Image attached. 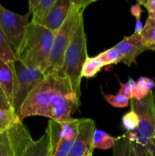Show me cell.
Masks as SVG:
<instances>
[{"mask_svg":"<svg viewBox=\"0 0 155 156\" xmlns=\"http://www.w3.org/2000/svg\"><path fill=\"white\" fill-rule=\"evenodd\" d=\"M80 100L63 73L45 74L21 107L18 120L43 116L55 121H66L78 111Z\"/></svg>","mask_w":155,"mask_h":156,"instance_id":"6da1fadb","label":"cell"},{"mask_svg":"<svg viewBox=\"0 0 155 156\" xmlns=\"http://www.w3.org/2000/svg\"><path fill=\"white\" fill-rule=\"evenodd\" d=\"M131 109L139 117L138 127L133 132H126L128 139L140 156H155V94L153 91L143 100H130Z\"/></svg>","mask_w":155,"mask_h":156,"instance_id":"7a4b0ae2","label":"cell"},{"mask_svg":"<svg viewBox=\"0 0 155 156\" xmlns=\"http://www.w3.org/2000/svg\"><path fill=\"white\" fill-rule=\"evenodd\" d=\"M55 33L40 24L30 22L18 51L17 59L25 66L45 73Z\"/></svg>","mask_w":155,"mask_h":156,"instance_id":"3957f363","label":"cell"},{"mask_svg":"<svg viewBox=\"0 0 155 156\" xmlns=\"http://www.w3.org/2000/svg\"><path fill=\"white\" fill-rule=\"evenodd\" d=\"M87 36L84 30L83 15L75 26L71 41L64 54L62 72L69 80L73 91L80 100L81 70L88 59Z\"/></svg>","mask_w":155,"mask_h":156,"instance_id":"277c9868","label":"cell"},{"mask_svg":"<svg viewBox=\"0 0 155 156\" xmlns=\"http://www.w3.org/2000/svg\"><path fill=\"white\" fill-rule=\"evenodd\" d=\"M95 0H74L66 19L59 30L55 33L51 52L49 57L47 68L44 74L52 73H63L64 54L71 41L75 26L85 9Z\"/></svg>","mask_w":155,"mask_h":156,"instance_id":"5b68a950","label":"cell"},{"mask_svg":"<svg viewBox=\"0 0 155 156\" xmlns=\"http://www.w3.org/2000/svg\"><path fill=\"white\" fill-rule=\"evenodd\" d=\"M12 66L15 75V83L11 104L18 117L27 98L43 80L45 74L39 69L25 66L18 59L12 62Z\"/></svg>","mask_w":155,"mask_h":156,"instance_id":"8992f818","label":"cell"},{"mask_svg":"<svg viewBox=\"0 0 155 156\" xmlns=\"http://www.w3.org/2000/svg\"><path fill=\"white\" fill-rule=\"evenodd\" d=\"M80 119L66 121L50 120L46 129L50 142V156H68L77 135Z\"/></svg>","mask_w":155,"mask_h":156,"instance_id":"52a82bcc","label":"cell"},{"mask_svg":"<svg viewBox=\"0 0 155 156\" xmlns=\"http://www.w3.org/2000/svg\"><path fill=\"white\" fill-rule=\"evenodd\" d=\"M30 14L19 15L8 10L0 4V28L13 47L15 53L21 45L30 21Z\"/></svg>","mask_w":155,"mask_h":156,"instance_id":"ba28073f","label":"cell"},{"mask_svg":"<svg viewBox=\"0 0 155 156\" xmlns=\"http://www.w3.org/2000/svg\"><path fill=\"white\" fill-rule=\"evenodd\" d=\"M32 140L28 128L18 120L0 132V156H21Z\"/></svg>","mask_w":155,"mask_h":156,"instance_id":"9c48e42d","label":"cell"},{"mask_svg":"<svg viewBox=\"0 0 155 156\" xmlns=\"http://www.w3.org/2000/svg\"><path fill=\"white\" fill-rule=\"evenodd\" d=\"M96 123L91 118L80 119L77 135L68 156H85L90 150Z\"/></svg>","mask_w":155,"mask_h":156,"instance_id":"30bf717a","label":"cell"},{"mask_svg":"<svg viewBox=\"0 0 155 156\" xmlns=\"http://www.w3.org/2000/svg\"><path fill=\"white\" fill-rule=\"evenodd\" d=\"M115 47L121 53L122 62L128 66H130L141 53L148 50L141 42V34H137L125 37Z\"/></svg>","mask_w":155,"mask_h":156,"instance_id":"8fae6325","label":"cell"},{"mask_svg":"<svg viewBox=\"0 0 155 156\" xmlns=\"http://www.w3.org/2000/svg\"><path fill=\"white\" fill-rule=\"evenodd\" d=\"M74 0H56L40 25L56 33L66 19Z\"/></svg>","mask_w":155,"mask_h":156,"instance_id":"7c38bea8","label":"cell"},{"mask_svg":"<svg viewBox=\"0 0 155 156\" xmlns=\"http://www.w3.org/2000/svg\"><path fill=\"white\" fill-rule=\"evenodd\" d=\"M18 120L11 102L0 87V132L9 129Z\"/></svg>","mask_w":155,"mask_h":156,"instance_id":"4fadbf2b","label":"cell"},{"mask_svg":"<svg viewBox=\"0 0 155 156\" xmlns=\"http://www.w3.org/2000/svg\"><path fill=\"white\" fill-rule=\"evenodd\" d=\"M56 0H30L29 13L32 15L30 22L40 24L49 13Z\"/></svg>","mask_w":155,"mask_h":156,"instance_id":"5bb4252c","label":"cell"},{"mask_svg":"<svg viewBox=\"0 0 155 156\" xmlns=\"http://www.w3.org/2000/svg\"><path fill=\"white\" fill-rule=\"evenodd\" d=\"M14 83L15 75L12 66V62L8 63L0 59V87L10 102H12L13 95Z\"/></svg>","mask_w":155,"mask_h":156,"instance_id":"9a60e30c","label":"cell"},{"mask_svg":"<svg viewBox=\"0 0 155 156\" xmlns=\"http://www.w3.org/2000/svg\"><path fill=\"white\" fill-rule=\"evenodd\" d=\"M21 156H50V142L44 133L38 140H32Z\"/></svg>","mask_w":155,"mask_h":156,"instance_id":"2e32d148","label":"cell"},{"mask_svg":"<svg viewBox=\"0 0 155 156\" xmlns=\"http://www.w3.org/2000/svg\"><path fill=\"white\" fill-rule=\"evenodd\" d=\"M115 140H116V138L111 136L104 131L95 129L93 133L92 139H91L90 149L93 150L95 149H104V150L111 149V148H113Z\"/></svg>","mask_w":155,"mask_h":156,"instance_id":"e0dca14e","label":"cell"},{"mask_svg":"<svg viewBox=\"0 0 155 156\" xmlns=\"http://www.w3.org/2000/svg\"><path fill=\"white\" fill-rule=\"evenodd\" d=\"M155 82L153 79L147 77H141L135 84L132 93V99L141 101L145 98L154 88Z\"/></svg>","mask_w":155,"mask_h":156,"instance_id":"ac0fdd59","label":"cell"},{"mask_svg":"<svg viewBox=\"0 0 155 156\" xmlns=\"http://www.w3.org/2000/svg\"><path fill=\"white\" fill-rule=\"evenodd\" d=\"M112 156H140L133 145L128 139L122 136L116 137L115 143L112 148Z\"/></svg>","mask_w":155,"mask_h":156,"instance_id":"d6986e66","label":"cell"},{"mask_svg":"<svg viewBox=\"0 0 155 156\" xmlns=\"http://www.w3.org/2000/svg\"><path fill=\"white\" fill-rule=\"evenodd\" d=\"M142 44L150 50L155 45V18H147L141 33Z\"/></svg>","mask_w":155,"mask_h":156,"instance_id":"ffe728a7","label":"cell"},{"mask_svg":"<svg viewBox=\"0 0 155 156\" xmlns=\"http://www.w3.org/2000/svg\"><path fill=\"white\" fill-rule=\"evenodd\" d=\"M104 66L105 65L97 56L94 57L88 56L82 68L81 77L87 79L94 77Z\"/></svg>","mask_w":155,"mask_h":156,"instance_id":"44dd1931","label":"cell"},{"mask_svg":"<svg viewBox=\"0 0 155 156\" xmlns=\"http://www.w3.org/2000/svg\"><path fill=\"white\" fill-rule=\"evenodd\" d=\"M0 59L8 63L14 62L17 60V56L13 47L5 36L0 28Z\"/></svg>","mask_w":155,"mask_h":156,"instance_id":"7402d4cb","label":"cell"},{"mask_svg":"<svg viewBox=\"0 0 155 156\" xmlns=\"http://www.w3.org/2000/svg\"><path fill=\"white\" fill-rule=\"evenodd\" d=\"M97 56L103 62L105 66L111 65V64L119 63V62H122V59L121 53L115 48V46L99 53Z\"/></svg>","mask_w":155,"mask_h":156,"instance_id":"603a6c76","label":"cell"},{"mask_svg":"<svg viewBox=\"0 0 155 156\" xmlns=\"http://www.w3.org/2000/svg\"><path fill=\"white\" fill-rule=\"evenodd\" d=\"M122 126L126 132H133L138 127L139 123V117L135 111L131 109L130 111L123 115L122 118Z\"/></svg>","mask_w":155,"mask_h":156,"instance_id":"cb8c5ba5","label":"cell"},{"mask_svg":"<svg viewBox=\"0 0 155 156\" xmlns=\"http://www.w3.org/2000/svg\"><path fill=\"white\" fill-rule=\"evenodd\" d=\"M102 94H103L106 102L112 106L115 107V108H126L129 105L130 99H129L127 97L122 95V94H119V93H117L116 94H103V91H102Z\"/></svg>","mask_w":155,"mask_h":156,"instance_id":"d4e9b609","label":"cell"},{"mask_svg":"<svg viewBox=\"0 0 155 156\" xmlns=\"http://www.w3.org/2000/svg\"><path fill=\"white\" fill-rule=\"evenodd\" d=\"M135 84H136V82L132 79H129V80L126 83L120 82V88L119 90L118 93L126 96V97H127L128 98L131 100L132 99V93L134 88H135Z\"/></svg>","mask_w":155,"mask_h":156,"instance_id":"484cf974","label":"cell"},{"mask_svg":"<svg viewBox=\"0 0 155 156\" xmlns=\"http://www.w3.org/2000/svg\"><path fill=\"white\" fill-rule=\"evenodd\" d=\"M138 2L147 9L149 18H155V0H140Z\"/></svg>","mask_w":155,"mask_h":156,"instance_id":"4316f807","label":"cell"},{"mask_svg":"<svg viewBox=\"0 0 155 156\" xmlns=\"http://www.w3.org/2000/svg\"><path fill=\"white\" fill-rule=\"evenodd\" d=\"M141 12H142V10H141V5L138 2L136 5L131 7V14L136 18V21L141 20Z\"/></svg>","mask_w":155,"mask_h":156,"instance_id":"83f0119b","label":"cell"},{"mask_svg":"<svg viewBox=\"0 0 155 156\" xmlns=\"http://www.w3.org/2000/svg\"><path fill=\"white\" fill-rule=\"evenodd\" d=\"M142 23H141V20L140 21H136V24H135V32L134 34H141V31L143 30Z\"/></svg>","mask_w":155,"mask_h":156,"instance_id":"f1b7e54d","label":"cell"},{"mask_svg":"<svg viewBox=\"0 0 155 156\" xmlns=\"http://www.w3.org/2000/svg\"><path fill=\"white\" fill-rule=\"evenodd\" d=\"M93 152H94V150H93V149H90V150L88 151V152L86 154V155H85V156H92L93 155Z\"/></svg>","mask_w":155,"mask_h":156,"instance_id":"f546056e","label":"cell"},{"mask_svg":"<svg viewBox=\"0 0 155 156\" xmlns=\"http://www.w3.org/2000/svg\"><path fill=\"white\" fill-rule=\"evenodd\" d=\"M150 50H153V51H154V52H155V45L153 46V47H152V48L150 49Z\"/></svg>","mask_w":155,"mask_h":156,"instance_id":"4dcf8cb0","label":"cell"}]
</instances>
